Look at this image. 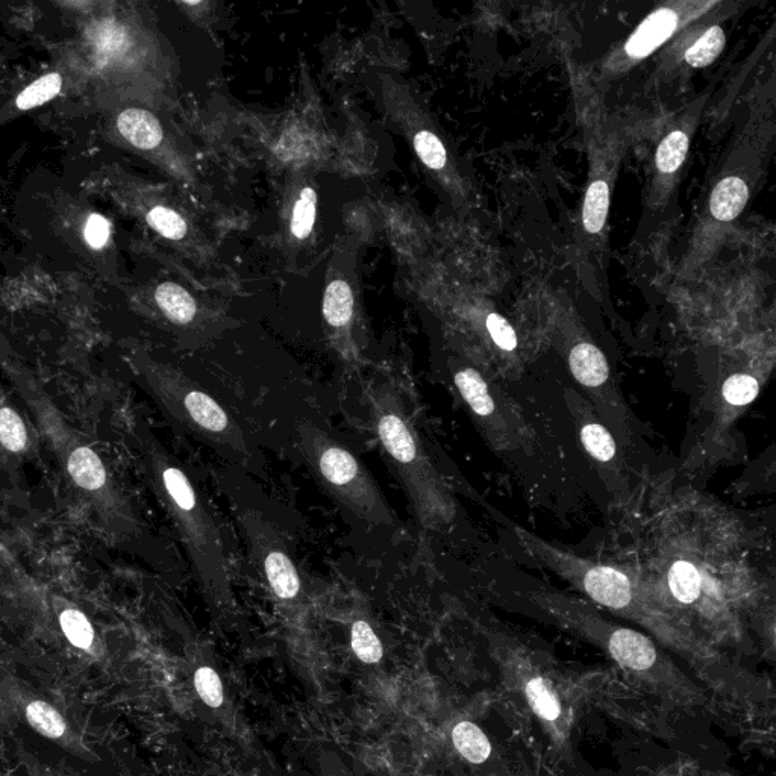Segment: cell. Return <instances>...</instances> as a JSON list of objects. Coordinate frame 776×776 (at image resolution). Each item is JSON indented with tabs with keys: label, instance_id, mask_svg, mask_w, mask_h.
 I'll list each match as a JSON object with an SVG mask.
<instances>
[{
	"label": "cell",
	"instance_id": "obj_29",
	"mask_svg": "<svg viewBox=\"0 0 776 776\" xmlns=\"http://www.w3.org/2000/svg\"><path fill=\"white\" fill-rule=\"evenodd\" d=\"M414 149L422 163L432 170H443L448 166V152L445 144L437 135L429 131L417 132L414 137Z\"/></svg>",
	"mask_w": 776,
	"mask_h": 776
},
{
	"label": "cell",
	"instance_id": "obj_33",
	"mask_svg": "<svg viewBox=\"0 0 776 776\" xmlns=\"http://www.w3.org/2000/svg\"><path fill=\"white\" fill-rule=\"evenodd\" d=\"M111 225L101 214H91L85 225L84 235L88 245L93 249H101L107 245L110 238Z\"/></svg>",
	"mask_w": 776,
	"mask_h": 776
},
{
	"label": "cell",
	"instance_id": "obj_31",
	"mask_svg": "<svg viewBox=\"0 0 776 776\" xmlns=\"http://www.w3.org/2000/svg\"><path fill=\"white\" fill-rule=\"evenodd\" d=\"M194 687L208 707L217 708L223 702V687L216 670L201 667L194 673Z\"/></svg>",
	"mask_w": 776,
	"mask_h": 776
},
{
	"label": "cell",
	"instance_id": "obj_13",
	"mask_svg": "<svg viewBox=\"0 0 776 776\" xmlns=\"http://www.w3.org/2000/svg\"><path fill=\"white\" fill-rule=\"evenodd\" d=\"M117 128L135 148L151 151L163 141V128L157 117L140 108H129L117 119Z\"/></svg>",
	"mask_w": 776,
	"mask_h": 776
},
{
	"label": "cell",
	"instance_id": "obj_16",
	"mask_svg": "<svg viewBox=\"0 0 776 776\" xmlns=\"http://www.w3.org/2000/svg\"><path fill=\"white\" fill-rule=\"evenodd\" d=\"M155 301L163 313L178 325H188L198 313V305L193 296L175 282L161 284L155 291Z\"/></svg>",
	"mask_w": 776,
	"mask_h": 776
},
{
	"label": "cell",
	"instance_id": "obj_23",
	"mask_svg": "<svg viewBox=\"0 0 776 776\" xmlns=\"http://www.w3.org/2000/svg\"><path fill=\"white\" fill-rule=\"evenodd\" d=\"M61 85H63V78L58 73H51V75L37 79L19 94L16 102L17 108L23 111L32 110V108L52 101L60 93Z\"/></svg>",
	"mask_w": 776,
	"mask_h": 776
},
{
	"label": "cell",
	"instance_id": "obj_32",
	"mask_svg": "<svg viewBox=\"0 0 776 776\" xmlns=\"http://www.w3.org/2000/svg\"><path fill=\"white\" fill-rule=\"evenodd\" d=\"M485 326H487L490 337H492L493 342H495L499 349L505 352L516 351V332H514L513 326L501 314H489V317L485 320Z\"/></svg>",
	"mask_w": 776,
	"mask_h": 776
},
{
	"label": "cell",
	"instance_id": "obj_11",
	"mask_svg": "<svg viewBox=\"0 0 776 776\" xmlns=\"http://www.w3.org/2000/svg\"><path fill=\"white\" fill-rule=\"evenodd\" d=\"M23 713L32 730L37 731L41 736L61 743L64 748L70 749L81 757L93 758L76 734L72 733L63 714L55 710L51 704L41 699H29L23 704Z\"/></svg>",
	"mask_w": 776,
	"mask_h": 776
},
{
	"label": "cell",
	"instance_id": "obj_22",
	"mask_svg": "<svg viewBox=\"0 0 776 776\" xmlns=\"http://www.w3.org/2000/svg\"><path fill=\"white\" fill-rule=\"evenodd\" d=\"M726 37L725 32L720 26H713V28L705 31L692 46L687 49L686 61L692 67L701 69V67L710 66L720 52L725 47Z\"/></svg>",
	"mask_w": 776,
	"mask_h": 776
},
{
	"label": "cell",
	"instance_id": "obj_19",
	"mask_svg": "<svg viewBox=\"0 0 776 776\" xmlns=\"http://www.w3.org/2000/svg\"><path fill=\"white\" fill-rule=\"evenodd\" d=\"M452 742L457 751L473 764L484 763L492 752L490 740L482 733L481 728L467 720L455 725L452 731Z\"/></svg>",
	"mask_w": 776,
	"mask_h": 776
},
{
	"label": "cell",
	"instance_id": "obj_25",
	"mask_svg": "<svg viewBox=\"0 0 776 776\" xmlns=\"http://www.w3.org/2000/svg\"><path fill=\"white\" fill-rule=\"evenodd\" d=\"M351 645L363 663L375 664L382 658L381 642L366 620H357L352 626Z\"/></svg>",
	"mask_w": 776,
	"mask_h": 776
},
{
	"label": "cell",
	"instance_id": "obj_8",
	"mask_svg": "<svg viewBox=\"0 0 776 776\" xmlns=\"http://www.w3.org/2000/svg\"><path fill=\"white\" fill-rule=\"evenodd\" d=\"M570 410L575 417L578 426L579 437L587 454L598 464L599 469L611 481L619 482L623 479V463L617 451V443L610 429L605 428L596 416H593L592 408L586 401L578 396H570ZM622 484L625 482L622 481Z\"/></svg>",
	"mask_w": 776,
	"mask_h": 776
},
{
	"label": "cell",
	"instance_id": "obj_21",
	"mask_svg": "<svg viewBox=\"0 0 776 776\" xmlns=\"http://www.w3.org/2000/svg\"><path fill=\"white\" fill-rule=\"evenodd\" d=\"M689 135L681 129L670 132L657 149V155H655V161H657V169L663 175H670L675 173L679 167L683 166L686 161L687 154H689Z\"/></svg>",
	"mask_w": 776,
	"mask_h": 776
},
{
	"label": "cell",
	"instance_id": "obj_18",
	"mask_svg": "<svg viewBox=\"0 0 776 776\" xmlns=\"http://www.w3.org/2000/svg\"><path fill=\"white\" fill-rule=\"evenodd\" d=\"M67 469L73 481L90 492L101 489L107 481V472L101 458L97 457L96 452L91 451L90 448H78L73 451L67 463Z\"/></svg>",
	"mask_w": 776,
	"mask_h": 776
},
{
	"label": "cell",
	"instance_id": "obj_5",
	"mask_svg": "<svg viewBox=\"0 0 776 776\" xmlns=\"http://www.w3.org/2000/svg\"><path fill=\"white\" fill-rule=\"evenodd\" d=\"M161 490L178 523L194 573L205 592L217 599L229 598L228 558L222 532L213 511L190 476L178 464H160Z\"/></svg>",
	"mask_w": 776,
	"mask_h": 776
},
{
	"label": "cell",
	"instance_id": "obj_9",
	"mask_svg": "<svg viewBox=\"0 0 776 776\" xmlns=\"http://www.w3.org/2000/svg\"><path fill=\"white\" fill-rule=\"evenodd\" d=\"M520 690L531 710L536 713L545 725L549 726L555 739L564 740L567 737V716L557 690L549 683L548 678L537 670L523 667L517 672Z\"/></svg>",
	"mask_w": 776,
	"mask_h": 776
},
{
	"label": "cell",
	"instance_id": "obj_17",
	"mask_svg": "<svg viewBox=\"0 0 776 776\" xmlns=\"http://www.w3.org/2000/svg\"><path fill=\"white\" fill-rule=\"evenodd\" d=\"M354 295L346 281H334L326 287L323 317L334 329H346L354 316Z\"/></svg>",
	"mask_w": 776,
	"mask_h": 776
},
{
	"label": "cell",
	"instance_id": "obj_4",
	"mask_svg": "<svg viewBox=\"0 0 776 776\" xmlns=\"http://www.w3.org/2000/svg\"><path fill=\"white\" fill-rule=\"evenodd\" d=\"M296 437L308 469L338 504L370 525L395 526V514L375 478L348 446L311 422L299 423Z\"/></svg>",
	"mask_w": 776,
	"mask_h": 776
},
{
	"label": "cell",
	"instance_id": "obj_30",
	"mask_svg": "<svg viewBox=\"0 0 776 776\" xmlns=\"http://www.w3.org/2000/svg\"><path fill=\"white\" fill-rule=\"evenodd\" d=\"M148 222L158 234L169 240H181L187 234V223L176 211L166 207H155L149 211Z\"/></svg>",
	"mask_w": 776,
	"mask_h": 776
},
{
	"label": "cell",
	"instance_id": "obj_15",
	"mask_svg": "<svg viewBox=\"0 0 776 776\" xmlns=\"http://www.w3.org/2000/svg\"><path fill=\"white\" fill-rule=\"evenodd\" d=\"M670 595L683 605H696L704 595V579L695 563L676 560L667 570Z\"/></svg>",
	"mask_w": 776,
	"mask_h": 776
},
{
	"label": "cell",
	"instance_id": "obj_28",
	"mask_svg": "<svg viewBox=\"0 0 776 776\" xmlns=\"http://www.w3.org/2000/svg\"><path fill=\"white\" fill-rule=\"evenodd\" d=\"M0 443L11 452H22L28 445L25 423L11 408H0Z\"/></svg>",
	"mask_w": 776,
	"mask_h": 776
},
{
	"label": "cell",
	"instance_id": "obj_12",
	"mask_svg": "<svg viewBox=\"0 0 776 776\" xmlns=\"http://www.w3.org/2000/svg\"><path fill=\"white\" fill-rule=\"evenodd\" d=\"M678 26V16L669 8H661L651 16L643 20L642 25L636 29L625 49L633 58H645L651 55L655 49L666 43Z\"/></svg>",
	"mask_w": 776,
	"mask_h": 776
},
{
	"label": "cell",
	"instance_id": "obj_10",
	"mask_svg": "<svg viewBox=\"0 0 776 776\" xmlns=\"http://www.w3.org/2000/svg\"><path fill=\"white\" fill-rule=\"evenodd\" d=\"M455 387L460 392L470 410L475 414L476 419L484 422L485 429L489 431L490 437L493 434L498 435L501 442H505V423L499 419L498 405L493 399L490 387L485 379L482 378L478 370L469 366H457L452 370Z\"/></svg>",
	"mask_w": 776,
	"mask_h": 776
},
{
	"label": "cell",
	"instance_id": "obj_24",
	"mask_svg": "<svg viewBox=\"0 0 776 776\" xmlns=\"http://www.w3.org/2000/svg\"><path fill=\"white\" fill-rule=\"evenodd\" d=\"M317 194L313 188H304L301 191L293 216H291V234L299 240H305L313 231L316 222Z\"/></svg>",
	"mask_w": 776,
	"mask_h": 776
},
{
	"label": "cell",
	"instance_id": "obj_6",
	"mask_svg": "<svg viewBox=\"0 0 776 776\" xmlns=\"http://www.w3.org/2000/svg\"><path fill=\"white\" fill-rule=\"evenodd\" d=\"M241 526L263 582L278 601L293 602L302 593V579L284 539L275 526L254 510L241 511Z\"/></svg>",
	"mask_w": 776,
	"mask_h": 776
},
{
	"label": "cell",
	"instance_id": "obj_7",
	"mask_svg": "<svg viewBox=\"0 0 776 776\" xmlns=\"http://www.w3.org/2000/svg\"><path fill=\"white\" fill-rule=\"evenodd\" d=\"M567 360L573 378L582 385L587 395L592 396L598 408L613 417L617 426L625 423L623 405L611 379L607 358L601 349L589 342H579L570 348Z\"/></svg>",
	"mask_w": 776,
	"mask_h": 776
},
{
	"label": "cell",
	"instance_id": "obj_27",
	"mask_svg": "<svg viewBox=\"0 0 776 776\" xmlns=\"http://www.w3.org/2000/svg\"><path fill=\"white\" fill-rule=\"evenodd\" d=\"M758 390H760V385L754 376L737 373V375L726 379L722 387V395L731 407H746L755 401Z\"/></svg>",
	"mask_w": 776,
	"mask_h": 776
},
{
	"label": "cell",
	"instance_id": "obj_20",
	"mask_svg": "<svg viewBox=\"0 0 776 776\" xmlns=\"http://www.w3.org/2000/svg\"><path fill=\"white\" fill-rule=\"evenodd\" d=\"M610 210V187L605 179H596L587 190L582 222L590 234H599L607 223Z\"/></svg>",
	"mask_w": 776,
	"mask_h": 776
},
{
	"label": "cell",
	"instance_id": "obj_26",
	"mask_svg": "<svg viewBox=\"0 0 776 776\" xmlns=\"http://www.w3.org/2000/svg\"><path fill=\"white\" fill-rule=\"evenodd\" d=\"M60 625L63 629L64 636L67 637L70 643L76 648L88 649L93 646L94 643V631L91 626L90 620L78 610H66L61 613Z\"/></svg>",
	"mask_w": 776,
	"mask_h": 776
},
{
	"label": "cell",
	"instance_id": "obj_1",
	"mask_svg": "<svg viewBox=\"0 0 776 776\" xmlns=\"http://www.w3.org/2000/svg\"><path fill=\"white\" fill-rule=\"evenodd\" d=\"M520 545L543 566L557 573L570 586L584 593L596 604L628 617L654 633L660 642L678 652L689 661L696 672L708 681L713 689L740 698L742 687L748 679L726 663L704 640L699 639L689 626L667 613L660 602L652 599L646 590L640 589L634 579L608 564L579 558L561 551L531 532L514 526Z\"/></svg>",
	"mask_w": 776,
	"mask_h": 776
},
{
	"label": "cell",
	"instance_id": "obj_3",
	"mask_svg": "<svg viewBox=\"0 0 776 776\" xmlns=\"http://www.w3.org/2000/svg\"><path fill=\"white\" fill-rule=\"evenodd\" d=\"M373 429L388 463L422 526L443 528L454 520L455 505L440 473L426 454L419 432L398 390L379 382L370 390Z\"/></svg>",
	"mask_w": 776,
	"mask_h": 776
},
{
	"label": "cell",
	"instance_id": "obj_2",
	"mask_svg": "<svg viewBox=\"0 0 776 776\" xmlns=\"http://www.w3.org/2000/svg\"><path fill=\"white\" fill-rule=\"evenodd\" d=\"M528 598L573 633L604 649L646 689L681 707L705 704L702 689L687 678L645 634L608 622L586 602L552 590H531Z\"/></svg>",
	"mask_w": 776,
	"mask_h": 776
},
{
	"label": "cell",
	"instance_id": "obj_14",
	"mask_svg": "<svg viewBox=\"0 0 776 776\" xmlns=\"http://www.w3.org/2000/svg\"><path fill=\"white\" fill-rule=\"evenodd\" d=\"M749 188L739 176H728L714 187L710 198V211L719 222H731L745 210Z\"/></svg>",
	"mask_w": 776,
	"mask_h": 776
}]
</instances>
